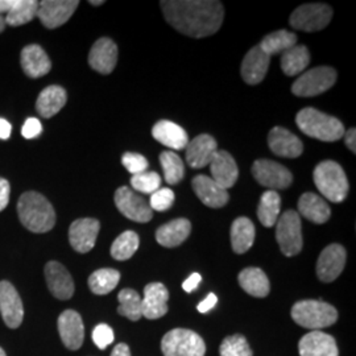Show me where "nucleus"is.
I'll return each instance as SVG.
<instances>
[{
    "mask_svg": "<svg viewBox=\"0 0 356 356\" xmlns=\"http://www.w3.org/2000/svg\"><path fill=\"white\" fill-rule=\"evenodd\" d=\"M160 6L166 22L189 38L214 35L225 17L223 4L216 0H163Z\"/></svg>",
    "mask_w": 356,
    "mask_h": 356,
    "instance_id": "f257e3e1",
    "label": "nucleus"
},
{
    "mask_svg": "<svg viewBox=\"0 0 356 356\" xmlns=\"http://www.w3.org/2000/svg\"><path fill=\"white\" fill-rule=\"evenodd\" d=\"M22 225L35 234L51 231L56 225V211L51 202L40 193L26 191L17 202Z\"/></svg>",
    "mask_w": 356,
    "mask_h": 356,
    "instance_id": "f03ea898",
    "label": "nucleus"
},
{
    "mask_svg": "<svg viewBox=\"0 0 356 356\" xmlns=\"http://www.w3.org/2000/svg\"><path fill=\"white\" fill-rule=\"evenodd\" d=\"M296 123L307 136L326 143L341 140L346 132L343 123L339 119L312 107L301 110L296 116Z\"/></svg>",
    "mask_w": 356,
    "mask_h": 356,
    "instance_id": "7ed1b4c3",
    "label": "nucleus"
},
{
    "mask_svg": "<svg viewBox=\"0 0 356 356\" xmlns=\"http://www.w3.org/2000/svg\"><path fill=\"white\" fill-rule=\"evenodd\" d=\"M314 184L319 193L330 202L341 204L348 194V179L343 168L335 161H322L314 169Z\"/></svg>",
    "mask_w": 356,
    "mask_h": 356,
    "instance_id": "20e7f679",
    "label": "nucleus"
},
{
    "mask_svg": "<svg viewBox=\"0 0 356 356\" xmlns=\"http://www.w3.org/2000/svg\"><path fill=\"white\" fill-rule=\"evenodd\" d=\"M292 318L301 327L313 331L321 330L337 322L338 312L334 306L323 301L304 300L293 306Z\"/></svg>",
    "mask_w": 356,
    "mask_h": 356,
    "instance_id": "39448f33",
    "label": "nucleus"
},
{
    "mask_svg": "<svg viewBox=\"0 0 356 356\" xmlns=\"http://www.w3.org/2000/svg\"><path fill=\"white\" fill-rule=\"evenodd\" d=\"M161 351L164 356H204L206 344L194 331L175 329L164 335Z\"/></svg>",
    "mask_w": 356,
    "mask_h": 356,
    "instance_id": "423d86ee",
    "label": "nucleus"
},
{
    "mask_svg": "<svg viewBox=\"0 0 356 356\" xmlns=\"http://www.w3.org/2000/svg\"><path fill=\"white\" fill-rule=\"evenodd\" d=\"M276 241L280 245L281 252L292 257L302 251V225L297 211L288 210L279 216L276 222Z\"/></svg>",
    "mask_w": 356,
    "mask_h": 356,
    "instance_id": "0eeeda50",
    "label": "nucleus"
},
{
    "mask_svg": "<svg viewBox=\"0 0 356 356\" xmlns=\"http://www.w3.org/2000/svg\"><path fill=\"white\" fill-rule=\"evenodd\" d=\"M337 82V72L330 66H318L305 72L293 83L292 92L297 97H316L330 90Z\"/></svg>",
    "mask_w": 356,
    "mask_h": 356,
    "instance_id": "6e6552de",
    "label": "nucleus"
},
{
    "mask_svg": "<svg viewBox=\"0 0 356 356\" xmlns=\"http://www.w3.org/2000/svg\"><path fill=\"white\" fill-rule=\"evenodd\" d=\"M332 10L327 4H302L291 15L289 23L294 29L302 32H318L330 24Z\"/></svg>",
    "mask_w": 356,
    "mask_h": 356,
    "instance_id": "1a4fd4ad",
    "label": "nucleus"
},
{
    "mask_svg": "<svg viewBox=\"0 0 356 356\" xmlns=\"http://www.w3.org/2000/svg\"><path fill=\"white\" fill-rule=\"evenodd\" d=\"M115 204L123 216L134 222L147 223L153 218L149 204L127 186H122L115 191Z\"/></svg>",
    "mask_w": 356,
    "mask_h": 356,
    "instance_id": "9d476101",
    "label": "nucleus"
},
{
    "mask_svg": "<svg viewBox=\"0 0 356 356\" xmlns=\"http://www.w3.org/2000/svg\"><path fill=\"white\" fill-rule=\"evenodd\" d=\"M254 179L269 191H282L292 185V173L272 160H257L252 166Z\"/></svg>",
    "mask_w": 356,
    "mask_h": 356,
    "instance_id": "9b49d317",
    "label": "nucleus"
},
{
    "mask_svg": "<svg viewBox=\"0 0 356 356\" xmlns=\"http://www.w3.org/2000/svg\"><path fill=\"white\" fill-rule=\"evenodd\" d=\"M79 1L76 0H44L38 1V17L48 29L64 26L73 16Z\"/></svg>",
    "mask_w": 356,
    "mask_h": 356,
    "instance_id": "f8f14e48",
    "label": "nucleus"
},
{
    "mask_svg": "<svg viewBox=\"0 0 356 356\" xmlns=\"http://www.w3.org/2000/svg\"><path fill=\"white\" fill-rule=\"evenodd\" d=\"M99 229L101 223L94 218L76 219L69 229L70 245L79 254H88L95 245Z\"/></svg>",
    "mask_w": 356,
    "mask_h": 356,
    "instance_id": "ddd939ff",
    "label": "nucleus"
},
{
    "mask_svg": "<svg viewBox=\"0 0 356 356\" xmlns=\"http://www.w3.org/2000/svg\"><path fill=\"white\" fill-rule=\"evenodd\" d=\"M0 313L10 329H17L24 318V307L10 281H0Z\"/></svg>",
    "mask_w": 356,
    "mask_h": 356,
    "instance_id": "4468645a",
    "label": "nucleus"
},
{
    "mask_svg": "<svg viewBox=\"0 0 356 356\" xmlns=\"http://www.w3.org/2000/svg\"><path fill=\"white\" fill-rule=\"evenodd\" d=\"M347 254L341 244L327 245L317 260V276L323 282H332L337 280L343 272Z\"/></svg>",
    "mask_w": 356,
    "mask_h": 356,
    "instance_id": "2eb2a0df",
    "label": "nucleus"
},
{
    "mask_svg": "<svg viewBox=\"0 0 356 356\" xmlns=\"http://www.w3.org/2000/svg\"><path fill=\"white\" fill-rule=\"evenodd\" d=\"M169 292L161 282H151L144 288L141 314L148 319H159L168 313Z\"/></svg>",
    "mask_w": 356,
    "mask_h": 356,
    "instance_id": "dca6fc26",
    "label": "nucleus"
},
{
    "mask_svg": "<svg viewBox=\"0 0 356 356\" xmlns=\"http://www.w3.org/2000/svg\"><path fill=\"white\" fill-rule=\"evenodd\" d=\"M58 332L66 348L79 350L85 339V327L82 317L76 310H65L58 317Z\"/></svg>",
    "mask_w": 356,
    "mask_h": 356,
    "instance_id": "f3484780",
    "label": "nucleus"
},
{
    "mask_svg": "<svg viewBox=\"0 0 356 356\" xmlns=\"http://www.w3.org/2000/svg\"><path fill=\"white\" fill-rule=\"evenodd\" d=\"M45 279L51 294L58 300H69L74 294V281L69 270L58 261L45 266Z\"/></svg>",
    "mask_w": 356,
    "mask_h": 356,
    "instance_id": "a211bd4d",
    "label": "nucleus"
},
{
    "mask_svg": "<svg viewBox=\"0 0 356 356\" xmlns=\"http://www.w3.org/2000/svg\"><path fill=\"white\" fill-rule=\"evenodd\" d=\"M118 63V47L111 38H102L92 45L89 54V64L101 74L114 72Z\"/></svg>",
    "mask_w": 356,
    "mask_h": 356,
    "instance_id": "6ab92c4d",
    "label": "nucleus"
},
{
    "mask_svg": "<svg viewBox=\"0 0 356 356\" xmlns=\"http://www.w3.org/2000/svg\"><path fill=\"white\" fill-rule=\"evenodd\" d=\"M268 145L275 154L286 159L300 157L304 152L302 141L286 128H272L268 135Z\"/></svg>",
    "mask_w": 356,
    "mask_h": 356,
    "instance_id": "aec40b11",
    "label": "nucleus"
},
{
    "mask_svg": "<svg viewBox=\"0 0 356 356\" xmlns=\"http://www.w3.org/2000/svg\"><path fill=\"white\" fill-rule=\"evenodd\" d=\"M193 191L202 204L211 209H220L229 202V191L220 188L213 178L200 175L191 181Z\"/></svg>",
    "mask_w": 356,
    "mask_h": 356,
    "instance_id": "412c9836",
    "label": "nucleus"
},
{
    "mask_svg": "<svg viewBox=\"0 0 356 356\" xmlns=\"http://www.w3.org/2000/svg\"><path fill=\"white\" fill-rule=\"evenodd\" d=\"M301 356H338V346L335 339L321 330L310 331L304 335L298 343Z\"/></svg>",
    "mask_w": 356,
    "mask_h": 356,
    "instance_id": "4be33fe9",
    "label": "nucleus"
},
{
    "mask_svg": "<svg viewBox=\"0 0 356 356\" xmlns=\"http://www.w3.org/2000/svg\"><path fill=\"white\" fill-rule=\"evenodd\" d=\"M269 64L270 56L261 51L259 45L251 48L243 58L241 72L244 82L248 85L260 83L267 76Z\"/></svg>",
    "mask_w": 356,
    "mask_h": 356,
    "instance_id": "5701e85b",
    "label": "nucleus"
},
{
    "mask_svg": "<svg viewBox=\"0 0 356 356\" xmlns=\"http://www.w3.org/2000/svg\"><path fill=\"white\" fill-rule=\"evenodd\" d=\"M218 151L216 141L210 135H200L186 145V161L194 169L210 165Z\"/></svg>",
    "mask_w": 356,
    "mask_h": 356,
    "instance_id": "b1692460",
    "label": "nucleus"
},
{
    "mask_svg": "<svg viewBox=\"0 0 356 356\" xmlns=\"http://www.w3.org/2000/svg\"><path fill=\"white\" fill-rule=\"evenodd\" d=\"M213 181L220 188L229 189L235 185L239 177V169L234 157L226 151H216L213 161L210 163Z\"/></svg>",
    "mask_w": 356,
    "mask_h": 356,
    "instance_id": "393cba45",
    "label": "nucleus"
},
{
    "mask_svg": "<svg viewBox=\"0 0 356 356\" xmlns=\"http://www.w3.org/2000/svg\"><path fill=\"white\" fill-rule=\"evenodd\" d=\"M20 64L29 78L47 76L51 69V63L45 51L36 44L26 45L20 54Z\"/></svg>",
    "mask_w": 356,
    "mask_h": 356,
    "instance_id": "a878e982",
    "label": "nucleus"
},
{
    "mask_svg": "<svg viewBox=\"0 0 356 356\" xmlns=\"http://www.w3.org/2000/svg\"><path fill=\"white\" fill-rule=\"evenodd\" d=\"M152 135L159 143L175 151H182L189 144V136L185 129L170 120L157 122L153 126Z\"/></svg>",
    "mask_w": 356,
    "mask_h": 356,
    "instance_id": "bb28decb",
    "label": "nucleus"
},
{
    "mask_svg": "<svg viewBox=\"0 0 356 356\" xmlns=\"http://www.w3.org/2000/svg\"><path fill=\"white\" fill-rule=\"evenodd\" d=\"M191 220L185 218L175 219L156 231V241L165 247V248H175L181 245L191 235Z\"/></svg>",
    "mask_w": 356,
    "mask_h": 356,
    "instance_id": "cd10ccee",
    "label": "nucleus"
},
{
    "mask_svg": "<svg viewBox=\"0 0 356 356\" xmlns=\"http://www.w3.org/2000/svg\"><path fill=\"white\" fill-rule=\"evenodd\" d=\"M67 101L66 90L61 86L53 85L42 90L36 101V110L38 114L45 119L58 114Z\"/></svg>",
    "mask_w": 356,
    "mask_h": 356,
    "instance_id": "c85d7f7f",
    "label": "nucleus"
},
{
    "mask_svg": "<svg viewBox=\"0 0 356 356\" xmlns=\"http://www.w3.org/2000/svg\"><path fill=\"white\" fill-rule=\"evenodd\" d=\"M298 211L307 220L317 225L326 223L331 216L330 206L314 193H305L301 195L298 201Z\"/></svg>",
    "mask_w": 356,
    "mask_h": 356,
    "instance_id": "c756f323",
    "label": "nucleus"
},
{
    "mask_svg": "<svg viewBox=\"0 0 356 356\" xmlns=\"http://www.w3.org/2000/svg\"><path fill=\"white\" fill-rule=\"evenodd\" d=\"M254 242V226L251 219L241 216L231 226V245L235 254H245Z\"/></svg>",
    "mask_w": 356,
    "mask_h": 356,
    "instance_id": "7c9ffc66",
    "label": "nucleus"
},
{
    "mask_svg": "<svg viewBox=\"0 0 356 356\" xmlns=\"http://www.w3.org/2000/svg\"><path fill=\"white\" fill-rule=\"evenodd\" d=\"M238 280H239L243 291H245L248 294L257 297V298L267 297L270 291L267 275L260 268H244L239 273Z\"/></svg>",
    "mask_w": 356,
    "mask_h": 356,
    "instance_id": "2f4dec72",
    "label": "nucleus"
},
{
    "mask_svg": "<svg viewBox=\"0 0 356 356\" xmlns=\"http://www.w3.org/2000/svg\"><path fill=\"white\" fill-rule=\"evenodd\" d=\"M310 63V53L305 45H296L289 51H284L281 57V69L288 76H298Z\"/></svg>",
    "mask_w": 356,
    "mask_h": 356,
    "instance_id": "473e14b6",
    "label": "nucleus"
},
{
    "mask_svg": "<svg viewBox=\"0 0 356 356\" xmlns=\"http://www.w3.org/2000/svg\"><path fill=\"white\" fill-rule=\"evenodd\" d=\"M296 45H297V35L285 29L269 33L259 44L261 51L267 53L270 57L273 54H280L284 51H289Z\"/></svg>",
    "mask_w": 356,
    "mask_h": 356,
    "instance_id": "72a5a7b5",
    "label": "nucleus"
},
{
    "mask_svg": "<svg viewBox=\"0 0 356 356\" xmlns=\"http://www.w3.org/2000/svg\"><path fill=\"white\" fill-rule=\"evenodd\" d=\"M281 198L277 191H267L260 198L257 218L266 227H273L280 216Z\"/></svg>",
    "mask_w": 356,
    "mask_h": 356,
    "instance_id": "f704fd0d",
    "label": "nucleus"
},
{
    "mask_svg": "<svg viewBox=\"0 0 356 356\" xmlns=\"http://www.w3.org/2000/svg\"><path fill=\"white\" fill-rule=\"evenodd\" d=\"M120 281L119 270L113 268H102L91 273L89 277V288L91 292L98 296H104L113 292Z\"/></svg>",
    "mask_w": 356,
    "mask_h": 356,
    "instance_id": "c9c22d12",
    "label": "nucleus"
},
{
    "mask_svg": "<svg viewBox=\"0 0 356 356\" xmlns=\"http://www.w3.org/2000/svg\"><path fill=\"white\" fill-rule=\"evenodd\" d=\"M38 1L36 0H15L13 8L4 16L6 24L20 26L32 22L38 16Z\"/></svg>",
    "mask_w": 356,
    "mask_h": 356,
    "instance_id": "e433bc0d",
    "label": "nucleus"
},
{
    "mask_svg": "<svg viewBox=\"0 0 356 356\" xmlns=\"http://www.w3.org/2000/svg\"><path fill=\"white\" fill-rule=\"evenodd\" d=\"M139 235L135 231H124L115 239L111 245V256L115 260L124 261L131 259L139 248Z\"/></svg>",
    "mask_w": 356,
    "mask_h": 356,
    "instance_id": "4c0bfd02",
    "label": "nucleus"
},
{
    "mask_svg": "<svg viewBox=\"0 0 356 356\" xmlns=\"http://www.w3.org/2000/svg\"><path fill=\"white\" fill-rule=\"evenodd\" d=\"M118 300L120 305L118 307V313L129 321H139L141 314V298L139 293L134 289H123L118 294Z\"/></svg>",
    "mask_w": 356,
    "mask_h": 356,
    "instance_id": "58836bf2",
    "label": "nucleus"
},
{
    "mask_svg": "<svg viewBox=\"0 0 356 356\" xmlns=\"http://www.w3.org/2000/svg\"><path fill=\"white\" fill-rule=\"evenodd\" d=\"M160 163L164 170V178L169 185H177L185 176V166L179 156L172 151L160 154Z\"/></svg>",
    "mask_w": 356,
    "mask_h": 356,
    "instance_id": "ea45409f",
    "label": "nucleus"
},
{
    "mask_svg": "<svg viewBox=\"0 0 356 356\" xmlns=\"http://www.w3.org/2000/svg\"><path fill=\"white\" fill-rule=\"evenodd\" d=\"M220 356H252V350L247 339L241 335H229L227 338L223 339L219 348Z\"/></svg>",
    "mask_w": 356,
    "mask_h": 356,
    "instance_id": "a19ab883",
    "label": "nucleus"
},
{
    "mask_svg": "<svg viewBox=\"0 0 356 356\" xmlns=\"http://www.w3.org/2000/svg\"><path fill=\"white\" fill-rule=\"evenodd\" d=\"M131 185L134 191H139L141 194H153L160 189L161 177L156 172H144L132 176Z\"/></svg>",
    "mask_w": 356,
    "mask_h": 356,
    "instance_id": "79ce46f5",
    "label": "nucleus"
},
{
    "mask_svg": "<svg viewBox=\"0 0 356 356\" xmlns=\"http://www.w3.org/2000/svg\"><path fill=\"white\" fill-rule=\"evenodd\" d=\"M175 204V193L168 188H160L151 195L149 206L154 211H166Z\"/></svg>",
    "mask_w": 356,
    "mask_h": 356,
    "instance_id": "37998d69",
    "label": "nucleus"
},
{
    "mask_svg": "<svg viewBox=\"0 0 356 356\" xmlns=\"http://www.w3.org/2000/svg\"><path fill=\"white\" fill-rule=\"evenodd\" d=\"M122 164L132 176L144 173L148 169V160L139 153H124L122 157Z\"/></svg>",
    "mask_w": 356,
    "mask_h": 356,
    "instance_id": "c03bdc74",
    "label": "nucleus"
},
{
    "mask_svg": "<svg viewBox=\"0 0 356 356\" xmlns=\"http://www.w3.org/2000/svg\"><path fill=\"white\" fill-rule=\"evenodd\" d=\"M92 341L98 346V348L104 350L114 342V331L108 325L101 323L92 331Z\"/></svg>",
    "mask_w": 356,
    "mask_h": 356,
    "instance_id": "a18cd8bd",
    "label": "nucleus"
},
{
    "mask_svg": "<svg viewBox=\"0 0 356 356\" xmlns=\"http://www.w3.org/2000/svg\"><path fill=\"white\" fill-rule=\"evenodd\" d=\"M41 132H42V126H41V122L36 118L26 119L24 126L22 128V135L26 139H35Z\"/></svg>",
    "mask_w": 356,
    "mask_h": 356,
    "instance_id": "49530a36",
    "label": "nucleus"
},
{
    "mask_svg": "<svg viewBox=\"0 0 356 356\" xmlns=\"http://www.w3.org/2000/svg\"><path fill=\"white\" fill-rule=\"evenodd\" d=\"M11 185L6 178L0 177V211H3L10 202Z\"/></svg>",
    "mask_w": 356,
    "mask_h": 356,
    "instance_id": "de8ad7c7",
    "label": "nucleus"
},
{
    "mask_svg": "<svg viewBox=\"0 0 356 356\" xmlns=\"http://www.w3.org/2000/svg\"><path fill=\"white\" fill-rule=\"evenodd\" d=\"M201 281H202V277L200 273H193L186 280L184 281L182 289L186 293L194 292L198 288V285L201 284Z\"/></svg>",
    "mask_w": 356,
    "mask_h": 356,
    "instance_id": "09e8293b",
    "label": "nucleus"
},
{
    "mask_svg": "<svg viewBox=\"0 0 356 356\" xmlns=\"http://www.w3.org/2000/svg\"><path fill=\"white\" fill-rule=\"evenodd\" d=\"M216 302H218V297H216L214 293H210L206 298H204L202 302H200L198 306H197V309H198V312L200 313H207V312H210L214 306L216 305Z\"/></svg>",
    "mask_w": 356,
    "mask_h": 356,
    "instance_id": "8fccbe9b",
    "label": "nucleus"
},
{
    "mask_svg": "<svg viewBox=\"0 0 356 356\" xmlns=\"http://www.w3.org/2000/svg\"><path fill=\"white\" fill-rule=\"evenodd\" d=\"M344 138H346V145L351 152H356V129L351 128L347 132H344Z\"/></svg>",
    "mask_w": 356,
    "mask_h": 356,
    "instance_id": "3c124183",
    "label": "nucleus"
},
{
    "mask_svg": "<svg viewBox=\"0 0 356 356\" xmlns=\"http://www.w3.org/2000/svg\"><path fill=\"white\" fill-rule=\"evenodd\" d=\"M11 132H13L11 123L7 122L6 119H0V139H1V140L10 139Z\"/></svg>",
    "mask_w": 356,
    "mask_h": 356,
    "instance_id": "603ef678",
    "label": "nucleus"
},
{
    "mask_svg": "<svg viewBox=\"0 0 356 356\" xmlns=\"http://www.w3.org/2000/svg\"><path fill=\"white\" fill-rule=\"evenodd\" d=\"M111 356H131L129 347L126 343L116 344L111 353Z\"/></svg>",
    "mask_w": 356,
    "mask_h": 356,
    "instance_id": "864d4df0",
    "label": "nucleus"
},
{
    "mask_svg": "<svg viewBox=\"0 0 356 356\" xmlns=\"http://www.w3.org/2000/svg\"><path fill=\"white\" fill-rule=\"evenodd\" d=\"M15 4V0H0V15L6 16Z\"/></svg>",
    "mask_w": 356,
    "mask_h": 356,
    "instance_id": "5fc2aeb1",
    "label": "nucleus"
},
{
    "mask_svg": "<svg viewBox=\"0 0 356 356\" xmlns=\"http://www.w3.org/2000/svg\"><path fill=\"white\" fill-rule=\"evenodd\" d=\"M6 26H7V24H6V19H4L3 15H0V33L6 29Z\"/></svg>",
    "mask_w": 356,
    "mask_h": 356,
    "instance_id": "6e6d98bb",
    "label": "nucleus"
},
{
    "mask_svg": "<svg viewBox=\"0 0 356 356\" xmlns=\"http://www.w3.org/2000/svg\"><path fill=\"white\" fill-rule=\"evenodd\" d=\"M90 4H91V6H102V4H104V1H103V0H101V1H92V0H91Z\"/></svg>",
    "mask_w": 356,
    "mask_h": 356,
    "instance_id": "4d7b16f0",
    "label": "nucleus"
},
{
    "mask_svg": "<svg viewBox=\"0 0 356 356\" xmlns=\"http://www.w3.org/2000/svg\"><path fill=\"white\" fill-rule=\"evenodd\" d=\"M0 356H7L6 355V353H4V350L0 347Z\"/></svg>",
    "mask_w": 356,
    "mask_h": 356,
    "instance_id": "13d9d810",
    "label": "nucleus"
}]
</instances>
